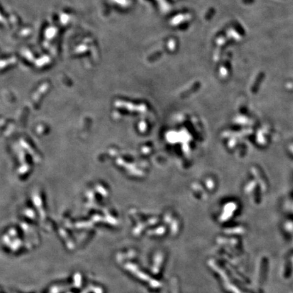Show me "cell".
Listing matches in <instances>:
<instances>
[{
  "label": "cell",
  "instance_id": "obj_1",
  "mask_svg": "<svg viewBox=\"0 0 293 293\" xmlns=\"http://www.w3.org/2000/svg\"><path fill=\"white\" fill-rule=\"evenodd\" d=\"M214 13H215V10H214L213 8L210 9V10L208 11V12L206 13V16H205L206 19L210 20V19H212V17L213 16V15L214 14Z\"/></svg>",
  "mask_w": 293,
  "mask_h": 293
},
{
  "label": "cell",
  "instance_id": "obj_2",
  "mask_svg": "<svg viewBox=\"0 0 293 293\" xmlns=\"http://www.w3.org/2000/svg\"><path fill=\"white\" fill-rule=\"evenodd\" d=\"M242 2L246 4H250L255 2V0H242Z\"/></svg>",
  "mask_w": 293,
  "mask_h": 293
}]
</instances>
